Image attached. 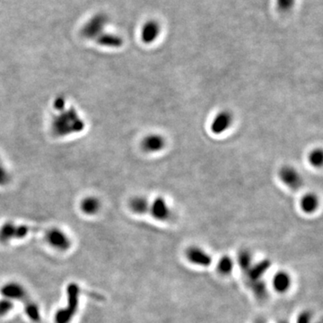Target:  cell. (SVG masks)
<instances>
[{
	"label": "cell",
	"mask_w": 323,
	"mask_h": 323,
	"mask_svg": "<svg viewBox=\"0 0 323 323\" xmlns=\"http://www.w3.org/2000/svg\"><path fill=\"white\" fill-rule=\"evenodd\" d=\"M10 181H11L10 173L6 170V168L0 158V186L5 187L6 185L9 184Z\"/></svg>",
	"instance_id": "44dd1931"
},
{
	"label": "cell",
	"mask_w": 323,
	"mask_h": 323,
	"mask_svg": "<svg viewBox=\"0 0 323 323\" xmlns=\"http://www.w3.org/2000/svg\"><path fill=\"white\" fill-rule=\"evenodd\" d=\"M14 305L13 301L3 297L0 300V317H4L6 314H9L10 312L14 308Z\"/></svg>",
	"instance_id": "ffe728a7"
},
{
	"label": "cell",
	"mask_w": 323,
	"mask_h": 323,
	"mask_svg": "<svg viewBox=\"0 0 323 323\" xmlns=\"http://www.w3.org/2000/svg\"><path fill=\"white\" fill-rule=\"evenodd\" d=\"M277 6L281 11H287L292 8L295 0H277Z\"/></svg>",
	"instance_id": "603a6c76"
},
{
	"label": "cell",
	"mask_w": 323,
	"mask_h": 323,
	"mask_svg": "<svg viewBox=\"0 0 323 323\" xmlns=\"http://www.w3.org/2000/svg\"><path fill=\"white\" fill-rule=\"evenodd\" d=\"M161 28L156 21H148L145 23L141 30V39L146 44H150L159 36Z\"/></svg>",
	"instance_id": "8fae6325"
},
{
	"label": "cell",
	"mask_w": 323,
	"mask_h": 323,
	"mask_svg": "<svg viewBox=\"0 0 323 323\" xmlns=\"http://www.w3.org/2000/svg\"><path fill=\"white\" fill-rule=\"evenodd\" d=\"M39 231L37 227L18 225L14 222H5L0 227V242L6 243L13 240H21L29 236L31 233Z\"/></svg>",
	"instance_id": "3957f363"
},
{
	"label": "cell",
	"mask_w": 323,
	"mask_h": 323,
	"mask_svg": "<svg viewBox=\"0 0 323 323\" xmlns=\"http://www.w3.org/2000/svg\"><path fill=\"white\" fill-rule=\"evenodd\" d=\"M165 147V139L161 135L150 134L141 141V148L144 152H160Z\"/></svg>",
	"instance_id": "30bf717a"
},
{
	"label": "cell",
	"mask_w": 323,
	"mask_h": 323,
	"mask_svg": "<svg viewBox=\"0 0 323 323\" xmlns=\"http://www.w3.org/2000/svg\"><path fill=\"white\" fill-rule=\"evenodd\" d=\"M23 308L24 312L27 315L28 318L30 319L33 323H39L41 321V311L40 307L35 301L32 300L31 297H29L27 300L23 302Z\"/></svg>",
	"instance_id": "5bb4252c"
},
{
	"label": "cell",
	"mask_w": 323,
	"mask_h": 323,
	"mask_svg": "<svg viewBox=\"0 0 323 323\" xmlns=\"http://www.w3.org/2000/svg\"><path fill=\"white\" fill-rule=\"evenodd\" d=\"M319 200L316 195L306 194L301 199V208L305 213H313L318 208Z\"/></svg>",
	"instance_id": "e0dca14e"
},
{
	"label": "cell",
	"mask_w": 323,
	"mask_h": 323,
	"mask_svg": "<svg viewBox=\"0 0 323 323\" xmlns=\"http://www.w3.org/2000/svg\"><path fill=\"white\" fill-rule=\"evenodd\" d=\"M188 258L192 263L201 266H208L211 262V258L206 251L196 248L189 249Z\"/></svg>",
	"instance_id": "9a60e30c"
},
{
	"label": "cell",
	"mask_w": 323,
	"mask_h": 323,
	"mask_svg": "<svg viewBox=\"0 0 323 323\" xmlns=\"http://www.w3.org/2000/svg\"><path fill=\"white\" fill-rule=\"evenodd\" d=\"M218 268L220 269V271L224 274H228L231 272L233 269V262L231 259L229 258H222L220 262L218 264Z\"/></svg>",
	"instance_id": "7402d4cb"
},
{
	"label": "cell",
	"mask_w": 323,
	"mask_h": 323,
	"mask_svg": "<svg viewBox=\"0 0 323 323\" xmlns=\"http://www.w3.org/2000/svg\"><path fill=\"white\" fill-rule=\"evenodd\" d=\"M53 106L57 111H61L66 108V100H65L64 97L59 96L58 98H56Z\"/></svg>",
	"instance_id": "cb8c5ba5"
},
{
	"label": "cell",
	"mask_w": 323,
	"mask_h": 323,
	"mask_svg": "<svg viewBox=\"0 0 323 323\" xmlns=\"http://www.w3.org/2000/svg\"><path fill=\"white\" fill-rule=\"evenodd\" d=\"M81 289L80 286L72 282L67 286V305L56 312L55 323H70L78 313Z\"/></svg>",
	"instance_id": "7a4b0ae2"
},
{
	"label": "cell",
	"mask_w": 323,
	"mask_h": 323,
	"mask_svg": "<svg viewBox=\"0 0 323 323\" xmlns=\"http://www.w3.org/2000/svg\"><path fill=\"white\" fill-rule=\"evenodd\" d=\"M45 241L52 248L64 251L71 247V240L64 231L60 228H51L45 233Z\"/></svg>",
	"instance_id": "5b68a950"
},
{
	"label": "cell",
	"mask_w": 323,
	"mask_h": 323,
	"mask_svg": "<svg viewBox=\"0 0 323 323\" xmlns=\"http://www.w3.org/2000/svg\"><path fill=\"white\" fill-rule=\"evenodd\" d=\"M80 208L82 212L87 216H93L101 209V201L96 197H86L80 203Z\"/></svg>",
	"instance_id": "4fadbf2b"
},
{
	"label": "cell",
	"mask_w": 323,
	"mask_h": 323,
	"mask_svg": "<svg viewBox=\"0 0 323 323\" xmlns=\"http://www.w3.org/2000/svg\"><path fill=\"white\" fill-rule=\"evenodd\" d=\"M233 115L228 111H222L214 118L210 129L214 134L220 135L231 127Z\"/></svg>",
	"instance_id": "ba28073f"
},
{
	"label": "cell",
	"mask_w": 323,
	"mask_h": 323,
	"mask_svg": "<svg viewBox=\"0 0 323 323\" xmlns=\"http://www.w3.org/2000/svg\"><path fill=\"white\" fill-rule=\"evenodd\" d=\"M97 44L108 48H120L123 45V40L119 35L112 33H103L95 39Z\"/></svg>",
	"instance_id": "7c38bea8"
},
{
	"label": "cell",
	"mask_w": 323,
	"mask_h": 323,
	"mask_svg": "<svg viewBox=\"0 0 323 323\" xmlns=\"http://www.w3.org/2000/svg\"><path fill=\"white\" fill-rule=\"evenodd\" d=\"M149 211L153 217L160 221H166L171 217V211L166 201L162 198H157L152 204H150Z\"/></svg>",
	"instance_id": "9c48e42d"
},
{
	"label": "cell",
	"mask_w": 323,
	"mask_h": 323,
	"mask_svg": "<svg viewBox=\"0 0 323 323\" xmlns=\"http://www.w3.org/2000/svg\"><path fill=\"white\" fill-rule=\"evenodd\" d=\"M58 112V114L53 116L51 125V132L56 137L62 138L79 133L85 128L84 121L81 119L74 107H70L69 110L64 108Z\"/></svg>",
	"instance_id": "6da1fadb"
},
{
	"label": "cell",
	"mask_w": 323,
	"mask_h": 323,
	"mask_svg": "<svg viewBox=\"0 0 323 323\" xmlns=\"http://www.w3.org/2000/svg\"><path fill=\"white\" fill-rule=\"evenodd\" d=\"M309 161L313 166L321 167L323 164V154L322 149H314L309 155Z\"/></svg>",
	"instance_id": "d6986e66"
},
{
	"label": "cell",
	"mask_w": 323,
	"mask_h": 323,
	"mask_svg": "<svg viewBox=\"0 0 323 323\" xmlns=\"http://www.w3.org/2000/svg\"><path fill=\"white\" fill-rule=\"evenodd\" d=\"M290 278L285 273H280L274 279V286L277 291L284 292L287 290L290 286Z\"/></svg>",
	"instance_id": "ac0fdd59"
},
{
	"label": "cell",
	"mask_w": 323,
	"mask_h": 323,
	"mask_svg": "<svg viewBox=\"0 0 323 323\" xmlns=\"http://www.w3.org/2000/svg\"><path fill=\"white\" fill-rule=\"evenodd\" d=\"M0 294L4 298L9 300L19 301L23 303L27 300L30 296H28L27 291L23 285L18 282H8L1 286Z\"/></svg>",
	"instance_id": "8992f818"
},
{
	"label": "cell",
	"mask_w": 323,
	"mask_h": 323,
	"mask_svg": "<svg viewBox=\"0 0 323 323\" xmlns=\"http://www.w3.org/2000/svg\"><path fill=\"white\" fill-rule=\"evenodd\" d=\"M109 23V16L105 13H97L84 23L81 29L82 37L87 40H95L102 33L103 29Z\"/></svg>",
	"instance_id": "277c9868"
},
{
	"label": "cell",
	"mask_w": 323,
	"mask_h": 323,
	"mask_svg": "<svg viewBox=\"0 0 323 323\" xmlns=\"http://www.w3.org/2000/svg\"><path fill=\"white\" fill-rule=\"evenodd\" d=\"M129 208L136 214L142 215V214H146V213L149 211L150 204H149L148 199H146V198L136 197L134 199L130 200Z\"/></svg>",
	"instance_id": "2e32d148"
},
{
	"label": "cell",
	"mask_w": 323,
	"mask_h": 323,
	"mask_svg": "<svg viewBox=\"0 0 323 323\" xmlns=\"http://www.w3.org/2000/svg\"><path fill=\"white\" fill-rule=\"evenodd\" d=\"M278 175H279L280 180L287 187H289L290 189L297 190V189H300L301 187L303 186V178H302V176L293 167H282L281 169L279 170Z\"/></svg>",
	"instance_id": "52a82bcc"
}]
</instances>
